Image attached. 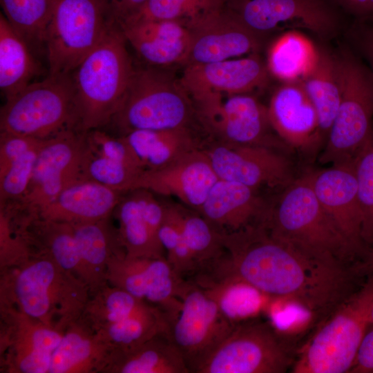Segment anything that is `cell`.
Listing matches in <instances>:
<instances>
[{"label": "cell", "instance_id": "obj_36", "mask_svg": "<svg viewBox=\"0 0 373 373\" xmlns=\"http://www.w3.org/2000/svg\"><path fill=\"white\" fill-rule=\"evenodd\" d=\"M225 1L147 0L139 13L125 23L141 20H171L187 26L193 21L224 7Z\"/></svg>", "mask_w": 373, "mask_h": 373}, {"label": "cell", "instance_id": "obj_10", "mask_svg": "<svg viewBox=\"0 0 373 373\" xmlns=\"http://www.w3.org/2000/svg\"><path fill=\"white\" fill-rule=\"evenodd\" d=\"M296 352L268 321L251 319L236 325L195 373H283Z\"/></svg>", "mask_w": 373, "mask_h": 373}, {"label": "cell", "instance_id": "obj_9", "mask_svg": "<svg viewBox=\"0 0 373 373\" xmlns=\"http://www.w3.org/2000/svg\"><path fill=\"white\" fill-rule=\"evenodd\" d=\"M116 23L106 0H55L44 37L48 74L71 73Z\"/></svg>", "mask_w": 373, "mask_h": 373}, {"label": "cell", "instance_id": "obj_37", "mask_svg": "<svg viewBox=\"0 0 373 373\" xmlns=\"http://www.w3.org/2000/svg\"><path fill=\"white\" fill-rule=\"evenodd\" d=\"M183 224L188 247L197 265L196 271L223 254L221 233L199 213L184 207Z\"/></svg>", "mask_w": 373, "mask_h": 373}, {"label": "cell", "instance_id": "obj_28", "mask_svg": "<svg viewBox=\"0 0 373 373\" xmlns=\"http://www.w3.org/2000/svg\"><path fill=\"white\" fill-rule=\"evenodd\" d=\"M104 372L191 373L167 333L159 334L131 348L114 350Z\"/></svg>", "mask_w": 373, "mask_h": 373}, {"label": "cell", "instance_id": "obj_45", "mask_svg": "<svg viewBox=\"0 0 373 373\" xmlns=\"http://www.w3.org/2000/svg\"><path fill=\"white\" fill-rule=\"evenodd\" d=\"M355 21H373V0H332Z\"/></svg>", "mask_w": 373, "mask_h": 373}, {"label": "cell", "instance_id": "obj_43", "mask_svg": "<svg viewBox=\"0 0 373 373\" xmlns=\"http://www.w3.org/2000/svg\"><path fill=\"white\" fill-rule=\"evenodd\" d=\"M352 28L354 45L373 71V22L355 21Z\"/></svg>", "mask_w": 373, "mask_h": 373}, {"label": "cell", "instance_id": "obj_30", "mask_svg": "<svg viewBox=\"0 0 373 373\" xmlns=\"http://www.w3.org/2000/svg\"><path fill=\"white\" fill-rule=\"evenodd\" d=\"M40 68L30 45L0 15V88L6 100L35 82Z\"/></svg>", "mask_w": 373, "mask_h": 373}, {"label": "cell", "instance_id": "obj_11", "mask_svg": "<svg viewBox=\"0 0 373 373\" xmlns=\"http://www.w3.org/2000/svg\"><path fill=\"white\" fill-rule=\"evenodd\" d=\"M225 6L261 38L300 29L330 37L346 16L332 0H226Z\"/></svg>", "mask_w": 373, "mask_h": 373}, {"label": "cell", "instance_id": "obj_3", "mask_svg": "<svg viewBox=\"0 0 373 373\" xmlns=\"http://www.w3.org/2000/svg\"><path fill=\"white\" fill-rule=\"evenodd\" d=\"M262 224L276 237L315 256L346 265L363 260L320 203L308 173L286 186Z\"/></svg>", "mask_w": 373, "mask_h": 373}, {"label": "cell", "instance_id": "obj_7", "mask_svg": "<svg viewBox=\"0 0 373 373\" xmlns=\"http://www.w3.org/2000/svg\"><path fill=\"white\" fill-rule=\"evenodd\" d=\"M336 57L341 101L319 157L323 164L352 162L373 129V71L350 50Z\"/></svg>", "mask_w": 373, "mask_h": 373}, {"label": "cell", "instance_id": "obj_42", "mask_svg": "<svg viewBox=\"0 0 373 373\" xmlns=\"http://www.w3.org/2000/svg\"><path fill=\"white\" fill-rule=\"evenodd\" d=\"M44 140L1 133L0 137V175L19 157L39 146Z\"/></svg>", "mask_w": 373, "mask_h": 373}, {"label": "cell", "instance_id": "obj_13", "mask_svg": "<svg viewBox=\"0 0 373 373\" xmlns=\"http://www.w3.org/2000/svg\"><path fill=\"white\" fill-rule=\"evenodd\" d=\"M194 103L198 117L220 142L274 149L287 146L271 125L267 106L251 94H211Z\"/></svg>", "mask_w": 373, "mask_h": 373}, {"label": "cell", "instance_id": "obj_12", "mask_svg": "<svg viewBox=\"0 0 373 373\" xmlns=\"http://www.w3.org/2000/svg\"><path fill=\"white\" fill-rule=\"evenodd\" d=\"M178 315L170 323L168 335L191 372L227 336L236 325L216 301L193 280H186Z\"/></svg>", "mask_w": 373, "mask_h": 373}, {"label": "cell", "instance_id": "obj_31", "mask_svg": "<svg viewBox=\"0 0 373 373\" xmlns=\"http://www.w3.org/2000/svg\"><path fill=\"white\" fill-rule=\"evenodd\" d=\"M318 49L315 64L300 82L316 108L327 137L338 111L341 90L336 55Z\"/></svg>", "mask_w": 373, "mask_h": 373}, {"label": "cell", "instance_id": "obj_34", "mask_svg": "<svg viewBox=\"0 0 373 373\" xmlns=\"http://www.w3.org/2000/svg\"><path fill=\"white\" fill-rule=\"evenodd\" d=\"M3 15L26 41L44 44L55 0H0Z\"/></svg>", "mask_w": 373, "mask_h": 373}, {"label": "cell", "instance_id": "obj_38", "mask_svg": "<svg viewBox=\"0 0 373 373\" xmlns=\"http://www.w3.org/2000/svg\"><path fill=\"white\" fill-rule=\"evenodd\" d=\"M265 315L275 329L293 342L307 332L321 318L300 302L286 298L272 297Z\"/></svg>", "mask_w": 373, "mask_h": 373}, {"label": "cell", "instance_id": "obj_15", "mask_svg": "<svg viewBox=\"0 0 373 373\" xmlns=\"http://www.w3.org/2000/svg\"><path fill=\"white\" fill-rule=\"evenodd\" d=\"M106 276L109 285L161 309L169 324L178 315L186 280L176 273L166 258L128 256L121 249L110 258Z\"/></svg>", "mask_w": 373, "mask_h": 373}, {"label": "cell", "instance_id": "obj_44", "mask_svg": "<svg viewBox=\"0 0 373 373\" xmlns=\"http://www.w3.org/2000/svg\"><path fill=\"white\" fill-rule=\"evenodd\" d=\"M349 373H373V327L365 334Z\"/></svg>", "mask_w": 373, "mask_h": 373}, {"label": "cell", "instance_id": "obj_18", "mask_svg": "<svg viewBox=\"0 0 373 373\" xmlns=\"http://www.w3.org/2000/svg\"><path fill=\"white\" fill-rule=\"evenodd\" d=\"M190 46L184 66L224 61L258 53L262 38L224 7L186 26Z\"/></svg>", "mask_w": 373, "mask_h": 373}, {"label": "cell", "instance_id": "obj_23", "mask_svg": "<svg viewBox=\"0 0 373 373\" xmlns=\"http://www.w3.org/2000/svg\"><path fill=\"white\" fill-rule=\"evenodd\" d=\"M115 209L117 234L126 254L133 257L166 258L159 238L166 204L143 189L128 191Z\"/></svg>", "mask_w": 373, "mask_h": 373}, {"label": "cell", "instance_id": "obj_29", "mask_svg": "<svg viewBox=\"0 0 373 373\" xmlns=\"http://www.w3.org/2000/svg\"><path fill=\"white\" fill-rule=\"evenodd\" d=\"M121 137L145 171L164 167L199 149L190 128L136 130Z\"/></svg>", "mask_w": 373, "mask_h": 373}, {"label": "cell", "instance_id": "obj_1", "mask_svg": "<svg viewBox=\"0 0 373 373\" xmlns=\"http://www.w3.org/2000/svg\"><path fill=\"white\" fill-rule=\"evenodd\" d=\"M220 278L234 277L271 297L300 302L323 321L358 290L367 275L361 262L346 265L309 254L274 236L263 224L222 234Z\"/></svg>", "mask_w": 373, "mask_h": 373}, {"label": "cell", "instance_id": "obj_22", "mask_svg": "<svg viewBox=\"0 0 373 373\" xmlns=\"http://www.w3.org/2000/svg\"><path fill=\"white\" fill-rule=\"evenodd\" d=\"M270 74L258 53L185 66L180 82L193 101L211 94H251L265 88Z\"/></svg>", "mask_w": 373, "mask_h": 373}, {"label": "cell", "instance_id": "obj_16", "mask_svg": "<svg viewBox=\"0 0 373 373\" xmlns=\"http://www.w3.org/2000/svg\"><path fill=\"white\" fill-rule=\"evenodd\" d=\"M1 365L9 373H49L64 331L1 303Z\"/></svg>", "mask_w": 373, "mask_h": 373}, {"label": "cell", "instance_id": "obj_26", "mask_svg": "<svg viewBox=\"0 0 373 373\" xmlns=\"http://www.w3.org/2000/svg\"><path fill=\"white\" fill-rule=\"evenodd\" d=\"M119 26L127 42L147 66L162 68L185 64L191 37L184 23L171 20H141Z\"/></svg>", "mask_w": 373, "mask_h": 373}, {"label": "cell", "instance_id": "obj_19", "mask_svg": "<svg viewBox=\"0 0 373 373\" xmlns=\"http://www.w3.org/2000/svg\"><path fill=\"white\" fill-rule=\"evenodd\" d=\"M353 161L308 173L320 203L364 260L372 247L365 244L362 236L363 215Z\"/></svg>", "mask_w": 373, "mask_h": 373}, {"label": "cell", "instance_id": "obj_24", "mask_svg": "<svg viewBox=\"0 0 373 373\" xmlns=\"http://www.w3.org/2000/svg\"><path fill=\"white\" fill-rule=\"evenodd\" d=\"M269 206L257 189L218 179L198 213L220 233L227 234L262 224Z\"/></svg>", "mask_w": 373, "mask_h": 373}, {"label": "cell", "instance_id": "obj_40", "mask_svg": "<svg viewBox=\"0 0 373 373\" xmlns=\"http://www.w3.org/2000/svg\"><path fill=\"white\" fill-rule=\"evenodd\" d=\"M144 170L93 153L90 149L85 175L113 189L127 192Z\"/></svg>", "mask_w": 373, "mask_h": 373}, {"label": "cell", "instance_id": "obj_35", "mask_svg": "<svg viewBox=\"0 0 373 373\" xmlns=\"http://www.w3.org/2000/svg\"><path fill=\"white\" fill-rule=\"evenodd\" d=\"M184 207L166 204L159 238L166 258L173 269L182 277L194 274L196 263L188 247L184 231Z\"/></svg>", "mask_w": 373, "mask_h": 373}, {"label": "cell", "instance_id": "obj_32", "mask_svg": "<svg viewBox=\"0 0 373 373\" xmlns=\"http://www.w3.org/2000/svg\"><path fill=\"white\" fill-rule=\"evenodd\" d=\"M195 283L216 301L223 314L234 325L265 314L272 298L234 277Z\"/></svg>", "mask_w": 373, "mask_h": 373}, {"label": "cell", "instance_id": "obj_48", "mask_svg": "<svg viewBox=\"0 0 373 373\" xmlns=\"http://www.w3.org/2000/svg\"><path fill=\"white\" fill-rule=\"evenodd\" d=\"M370 321H371L372 325H373V306L372 307L371 312H370Z\"/></svg>", "mask_w": 373, "mask_h": 373}, {"label": "cell", "instance_id": "obj_21", "mask_svg": "<svg viewBox=\"0 0 373 373\" xmlns=\"http://www.w3.org/2000/svg\"><path fill=\"white\" fill-rule=\"evenodd\" d=\"M218 178L203 149L160 169L144 171L131 190L143 189L171 196L198 212Z\"/></svg>", "mask_w": 373, "mask_h": 373}, {"label": "cell", "instance_id": "obj_5", "mask_svg": "<svg viewBox=\"0 0 373 373\" xmlns=\"http://www.w3.org/2000/svg\"><path fill=\"white\" fill-rule=\"evenodd\" d=\"M373 274L320 323L297 350L293 373H349L361 342L372 326Z\"/></svg>", "mask_w": 373, "mask_h": 373}, {"label": "cell", "instance_id": "obj_47", "mask_svg": "<svg viewBox=\"0 0 373 373\" xmlns=\"http://www.w3.org/2000/svg\"><path fill=\"white\" fill-rule=\"evenodd\" d=\"M362 263L368 276L373 274V248L370 249Z\"/></svg>", "mask_w": 373, "mask_h": 373}, {"label": "cell", "instance_id": "obj_20", "mask_svg": "<svg viewBox=\"0 0 373 373\" xmlns=\"http://www.w3.org/2000/svg\"><path fill=\"white\" fill-rule=\"evenodd\" d=\"M267 106L274 132L287 147L309 155L319 149L325 136L300 81L282 82Z\"/></svg>", "mask_w": 373, "mask_h": 373}, {"label": "cell", "instance_id": "obj_33", "mask_svg": "<svg viewBox=\"0 0 373 373\" xmlns=\"http://www.w3.org/2000/svg\"><path fill=\"white\" fill-rule=\"evenodd\" d=\"M318 51V47L300 32H285L268 49L267 70L271 76L282 82L300 81L315 64Z\"/></svg>", "mask_w": 373, "mask_h": 373}, {"label": "cell", "instance_id": "obj_14", "mask_svg": "<svg viewBox=\"0 0 373 373\" xmlns=\"http://www.w3.org/2000/svg\"><path fill=\"white\" fill-rule=\"evenodd\" d=\"M90 148L87 133L64 131L42 144L28 190L21 202L33 213L85 175Z\"/></svg>", "mask_w": 373, "mask_h": 373}, {"label": "cell", "instance_id": "obj_17", "mask_svg": "<svg viewBox=\"0 0 373 373\" xmlns=\"http://www.w3.org/2000/svg\"><path fill=\"white\" fill-rule=\"evenodd\" d=\"M203 150L219 179L257 190L286 186L293 180L290 162L274 149L218 141Z\"/></svg>", "mask_w": 373, "mask_h": 373}, {"label": "cell", "instance_id": "obj_2", "mask_svg": "<svg viewBox=\"0 0 373 373\" xmlns=\"http://www.w3.org/2000/svg\"><path fill=\"white\" fill-rule=\"evenodd\" d=\"M1 272V303L58 330L81 318L90 296L83 282L40 249Z\"/></svg>", "mask_w": 373, "mask_h": 373}, {"label": "cell", "instance_id": "obj_41", "mask_svg": "<svg viewBox=\"0 0 373 373\" xmlns=\"http://www.w3.org/2000/svg\"><path fill=\"white\" fill-rule=\"evenodd\" d=\"M44 140L26 153L0 175L1 204L21 200L29 186L39 149Z\"/></svg>", "mask_w": 373, "mask_h": 373}, {"label": "cell", "instance_id": "obj_39", "mask_svg": "<svg viewBox=\"0 0 373 373\" xmlns=\"http://www.w3.org/2000/svg\"><path fill=\"white\" fill-rule=\"evenodd\" d=\"M353 164L363 215L362 236L365 244L371 247L373 245V129Z\"/></svg>", "mask_w": 373, "mask_h": 373}, {"label": "cell", "instance_id": "obj_8", "mask_svg": "<svg viewBox=\"0 0 373 373\" xmlns=\"http://www.w3.org/2000/svg\"><path fill=\"white\" fill-rule=\"evenodd\" d=\"M76 126L71 73L48 74L6 100L1 108V133L46 140Z\"/></svg>", "mask_w": 373, "mask_h": 373}, {"label": "cell", "instance_id": "obj_46", "mask_svg": "<svg viewBox=\"0 0 373 373\" xmlns=\"http://www.w3.org/2000/svg\"><path fill=\"white\" fill-rule=\"evenodd\" d=\"M147 0H106L113 16L121 25L137 15Z\"/></svg>", "mask_w": 373, "mask_h": 373}, {"label": "cell", "instance_id": "obj_6", "mask_svg": "<svg viewBox=\"0 0 373 373\" xmlns=\"http://www.w3.org/2000/svg\"><path fill=\"white\" fill-rule=\"evenodd\" d=\"M160 67H134L122 103L110 123L123 135L136 130L190 128L195 103L182 86Z\"/></svg>", "mask_w": 373, "mask_h": 373}, {"label": "cell", "instance_id": "obj_4", "mask_svg": "<svg viewBox=\"0 0 373 373\" xmlns=\"http://www.w3.org/2000/svg\"><path fill=\"white\" fill-rule=\"evenodd\" d=\"M118 23L71 73L76 130L88 133L111 122L134 69Z\"/></svg>", "mask_w": 373, "mask_h": 373}, {"label": "cell", "instance_id": "obj_25", "mask_svg": "<svg viewBox=\"0 0 373 373\" xmlns=\"http://www.w3.org/2000/svg\"><path fill=\"white\" fill-rule=\"evenodd\" d=\"M122 193L90 179L80 180L66 187L30 216L70 224L100 221L113 212Z\"/></svg>", "mask_w": 373, "mask_h": 373}, {"label": "cell", "instance_id": "obj_27", "mask_svg": "<svg viewBox=\"0 0 373 373\" xmlns=\"http://www.w3.org/2000/svg\"><path fill=\"white\" fill-rule=\"evenodd\" d=\"M113 350L81 316L64 330L49 373L104 372Z\"/></svg>", "mask_w": 373, "mask_h": 373}]
</instances>
